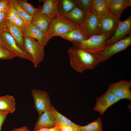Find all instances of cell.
<instances>
[{
	"label": "cell",
	"instance_id": "1",
	"mask_svg": "<svg viewBox=\"0 0 131 131\" xmlns=\"http://www.w3.org/2000/svg\"><path fill=\"white\" fill-rule=\"evenodd\" d=\"M67 52L71 67L78 73L92 70L101 62L98 53L88 52L73 45Z\"/></svg>",
	"mask_w": 131,
	"mask_h": 131
},
{
	"label": "cell",
	"instance_id": "2",
	"mask_svg": "<svg viewBox=\"0 0 131 131\" xmlns=\"http://www.w3.org/2000/svg\"><path fill=\"white\" fill-rule=\"evenodd\" d=\"M80 27V25L67 19L59 14L51 20L47 33L50 39L64 34L74 29Z\"/></svg>",
	"mask_w": 131,
	"mask_h": 131
},
{
	"label": "cell",
	"instance_id": "3",
	"mask_svg": "<svg viewBox=\"0 0 131 131\" xmlns=\"http://www.w3.org/2000/svg\"><path fill=\"white\" fill-rule=\"evenodd\" d=\"M108 38L104 34L95 35L86 40L72 43V45L88 52L98 53L106 47V41Z\"/></svg>",
	"mask_w": 131,
	"mask_h": 131
},
{
	"label": "cell",
	"instance_id": "4",
	"mask_svg": "<svg viewBox=\"0 0 131 131\" xmlns=\"http://www.w3.org/2000/svg\"><path fill=\"white\" fill-rule=\"evenodd\" d=\"M24 51L31 57L34 67H37L44 58V48L34 39L29 36L24 38Z\"/></svg>",
	"mask_w": 131,
	"mask_h": 131
},
{
	"label": "cell",
	"instance_id": "5",
	"mask_svg": "<svg viewBox=\"0 0 131 131\" xmlns=\"http://www.w3.org/2000/svg\"><path fill=\"white\" fill-rule=\"evenodd\" d=\"M0 45L14 54L16 57L25 59L32 61L31 56L18 45L12 35L8 32L4 31L0 34Z\"/></svg>",
	"mask_w": 131,
	"mask_h": 131
},
{
	"label": "cell",
	"instance_id": "6",
	"mask_svg": "<svg viewBox=\"0 0 131 131\" xmlns=\"http://www.w3.org/2000/svg\"><path fill=\"white\" fill-rule=\"evenodd\" d=\"M131 45V34L110 45L98 53L101 62H104L115 54L126 50Z\"/></svg>",
	"mask_w": 131,
	"mask_h": 131
},
{
	"label": "cell",
	"instance_id": "7",
	"mask_svg": "<svg viewBox=\"0 0 131 131\" xmlns=\"http://www.w3.org/2000/svg\"><path fill=\"white\" fill-rule=\"evenodd\" d=\"M86 16L80 28L88 38L93 35L100 34L99 25L100 19L92 8L86 12Z\"/></svg>",
	"mask_w": 131,
	"mask_h": 131
},
{
	"label": "cell",
	"instance_id": "8",
	"mask_svg": "<svg viewBox=\"0 0 131 131\" xmlns=\"http://www.w3.org/2000/svg\"><path fill=\"white\" fill-rule=\"evenodd\" d=\"M35 107L39 115L45 110L49 109L52 105L49 96L45 91L37 89H33L31 91Z\"/></svg>",
	"mask_w": 131,
	"mask_h": 131
},
{
	"label": "cell",
	"instance_id": "9",
	"mask_svg": "<svg viewBox=\"0 0 131 131\" xmlns=\"http://www.w3.org/2000/svg\"><path fill=\"white\" fill-rule=\"evenodd\" d=\"M131 33V15L125 20L120 21L112 36L106 41L107 47L121 40Z\"/></svg>",
	"mask_w": 131,
	"mask_h": 131
},
{
	"label": "cell",
	"instance_id": "10",
	"mask_svg": "<svg viewBox=\"0 0 131 131\" xmlns=\"http://www.w3.org/2000/svg\"><path fill=\"white\" fill-rule=\"evenodd\" d=\"M120 100L108 88L103 95L96 98L94 110L102 115L109 107Z\"/></svg>",
	"mask_w": 131,
	"mask_h": 131
},
{
	"label": "cell",
	"instance_id": "11",
	"mask_svg": "<svg viewBox=\"0 0 131 131\" xmlns=\"http://www.w3.org/2000/svg\"><path fill=\"white\" fill-rule=\"evenodd\" d=\"M131 81L124 80L109 84L108 88L118 98L131 100Z\"/></svg>",
	"mask_w": 131,
	"mask_h": 131
},
{
	"label": "cell",
	"instance_id": "12",
	"mask_svg": "<svg viewBox=\"0 0 131 131\" xmlns=\"http://www.w3.org/2000/svg\"><path fill=\"white\" fill-rule=\"evenodd\" d=\"M22 31L24 37L29 36L34 39L44 48L51 39L47 33L31 24L25 25Z\"/></svg>",
	"mask_w": 131,
	"mask_h": 131
},
{
	"label": "cell",
	"instance_id": "13",
	"mask_svg": "<svg viewBox=\"0 0 131 131\" xmlns=\"http://www.w3.org/2000/svg\"><path fill=\"white\" fill-rule=\"evenodd\" d=\"M120 21L112 15L100 19L99 25L100 34L106 36L108 38H110L114 33Z\"/></svg>",
	"mask_w": 131,
	"mask_h": 131
},
{
	"label": "cell",
	"instance_id": "14",
	"mask_svg": "<svg viewBox=\"0 0 131 131\" xmlns=\"http://www.w3.org/2000/svg\"><path fill=\"white\" fill-rule=\"evenodd\" d=\"M39 116L33 131L43 128H51L57 126L56 120L49 109L45 110Z\"/></svg>",
	"mask_w": 131,
	"mask_h": 131
},
{
	"label": "cell",
	"instance_id": "15",
	"mask_svg": "<svg viewBox=\"0 0 131 131\" xmlns=\"http://www.w3.org/2000/svg\"><path fill=\"white\" fill-rule=\"evenodd\" d=\"M110 0H92V9L100 20L112 15L110 9Z\"/></svg>",
	"mask_w": 131,
	"mask_h": 131
},
{
	"label": "cell",
	"instance_id": "16",
	"mask_svg": "<svg viewBox=\"0 0 131 131\" xmlns=\"http://www.w3.org/2000/svg\"><path fill=\"white\" fill-rule=\"evenodd\" d=\"M42 8L39 14L47 15L51 19L56 17L60 14L58 9L59 0H43Z\"/></svg>",
	"mask_w": 131,
	"mask_h": 131
},
{
	"label": "cell",
	"instance_id": "17",
	"mask_svg": "<svg viewBox=\"0 0 131 131\" xmlns=\"http://www.w3.org/2000/svg\"><path fill=\"white\" fill-rule=\"evenodd\" d=\"M131 7V0H110L111 12L117 20L121 21V14L126 8Z\"/></svg>",
	"mask_w": 131,
	"mask_h": 131
},
{
	"label": "cell",
	"instance_id": "18",
	"mask_svg": "<svg viewBox=\"0 0 131 131\" xmlns=\"http://www.w3.org/2000/svg\"><path fill=\"white\" fill-rule=\"evenodd\" d=\"M59 36L72 43L80 41L88 38L81 29L80 27V28L72 29Z\"/></svg>",
	"mask_w": 131,
	"mask_h": 131
},
{
	"label": "cell",
	"instance_id": "19",
	"mask_svg": "<svg viewBox=\"0 0 131 131\" xmlns=\"http://www.w3.org/2000/svg\"><path fill=\"white\" fill-rule=\"evenodd\" d=\"M5 31L9 33L13 37L17 43L23 50L24 37L21 29L6 20Z\"/></svg>",
	"mask_w": 131,
	"mask_h": 131
},
{
	"label": "cell",
	"instance_id": "20",
	"mask_svg": "<svg viewBox=\"0 0 131 131\" xmlns=\"http://www.w3.org/2000/svg\"><path fill=\"white\" fill-rule=\"evenodd\" d=\"M51 20L45 15L38 14L33 17L31 24L46 33Z\"/></svg>",
	"mask_w": 131,
	"mask_h": 131
},
{
	"label": "cell",
	"instance_id": "21",
	"mask_svg": "<svg viewBox=\"0 0 131 131\" xmlns=\"http://www.w3.org/2000/svg\"><path fill=\"white\" fill-rule=\"evenodd\" d=\"M62 16L70 21L80 25L84 21L86 13L76 6L68 13Z\"/></svg>",
	"mask_w": 131,
	"mask_h": 131
},
{
	"label": "cell",
	"instance_id": "22",
	"mask_svg": "<svg viewBox=\"0 0 131 131\" xmlns=\"http://www.w3.org/2000/svg\"><path fill=\"white\" fill-rule=\"evenodd\" d=\"M16 109L15 99L8 95L0 97V111L13 113Z\"/></svg>",
	"mask_w": 131,
	"mask_h": 131
},
{
	"label": "cell",
	"instance_id": "23",
	"mask_svg": "<svg viewBox=\"0 0 131 131\" xmlns=\"http://www.w3.org/2000/svg\"><path fill=\"white\" fill-rule=\"evenodd\" d=\"M49 109L51 111L56 120L57 125H66L77 127L80 126L74 123L60 113L52 105Z\"/></svg>",
	"mask_w": 131,
	"mask_h": 131
},
{
	"label": "cell",
	"instance_id": "24",
	"mask_svg": "<svg viewBox=\"0 0 131 131\" xmlns=\"http://www.w3.org/2000/svg\"><path fill=\"white\" fill-rule=\"evenodd\" d=\"M17 0L21 7L32 17L39 14L42 9V6H40L38 8H35L26 0Z\"/></svg>",
	"mask_w": 131,
	"mask_h": 131
},
{
	"label": "cell",
	"instance_id": "25",
	"mask_svg": "<svg viewBox=\"0 0 131 131\" xmlns=\"http://www.w3.org/2000/svg\"><path fill=\"white\" fill-rule=\"evenodd\" d=\"M76 6L74 0H59L58 4V9L59 14L64 15L70 11Z\"/></svg>",
	"mask_w": 131,
	"mask_h": 131
},
{
	"label": "cell",
	"instance_id": "26",
	"mask_svg": "<svg viewBox=\"0 0 131 131\" xmlns=\"http://www.w3.org/2000/svg\"><path fill=\"white\" fill-rule=\"evenodd\" d=\"M79 131H103L102 123L100 117L85 126L79 127Z\"/></svg>",
	"mask_w": 131,
	"mask_h": 131
},
{
	"label": "cell",
	"instance_id": "27",
	"mask_svg": "<svg viewBox=\"0 0 131 131\" xmlns=\"http://www.w3.org/2000/svg\"><path fill=\"white\" fill-rule=\"evenodd\" d=\"M11 0L13 6L18 12L19 16L24 20L26 25H31L33 17L29 15L21 7L17 0Z\"/></svg>",
	"mask_w": 131,
	"mask_h": 131
},
{
	"label": "cell",
	"instance_id": "28",
	"mask_svg": "<svg viewBox=\"0 0 131 131\" xmlns=\"http://www.w3.org/2000/svg\"><path fill=\"white\" fill-rule=\"evenodd\" d=\"M18 16L17 10L13 6L11 0H10L8 8L6 13V20L9 23L12 24Z\"/></svg>",
	"mask_w": 131,
	"mask_h": 131
},
{
	"label": "cell",
	"instance_id": "29",
	"mask_svg": "<svg viewBox=\"0 0 131 131\" xmlns=\"http://www.w3.org/2000/svg\"><path fill=\"white\" fill-rule=\"evenodd\" d=\"M76 6L86 12L92 8V0H74Z\"/></svg>",
	"mask_w": 131,
	"mask_h": 131
},
{
	"label": "cell",
	"instance_id": "30",
	"mask_svg": "<svg viewBox=\"0 0 131 131\" xmlns=\"http://www.w3.org/2000/svg\"><path fill=\"white\" fill-rule=\"evenodd\" d=\"M16 57L0 45V60H11Z\"/></svg>",
	"mask_w": 131,
	"mask_h": 131
},
{
	"label": "cell",
	"instance_id": "31",
	"mask_svg": "<svg viewBox=\"0 0 131 131\" xmlns=\"http://www.w3.org/2000/svg\"><path fill=\"white\" fill-rule=\"evenodd\" d=\"M12 24L21 30L26 25L24 20L19 16L16 18Z\"/></svg>",
	"mask_w": 131,
	"mask_h": 131
},
{
	"label": "cell",
	"instance_id": "32",
	"mask_svg": "<svg viewBox=\"0 0 131 131\" xmlns=\"http://www.w3.org/2000/svg\"><path fill=\"white\" fill-rule=\"evenodd\" d=\"M58 126L60 128V131H79L80 126L79 127H77L66 125H60Z\"/></svg>",
	"mask_w": 131,
	"mask_h": 131
},
{
	"label": "cell",
	"instance_id": "33",
	"mask_svg": "<svg viewBox=\"0 0 131 131\" xmlns=\"http://www.w3.org/2000/svg\"><path fill=\"white\" fill-rule=\"evenodd\" d=\"M10 0H0V11L6 12L8 8Z\"/></svg>",
	"mask_w": 131,
	"mask_h": 131
},
{
	"label": "cell",
	"instance_id": "34",
	"mask_svg": "<svg viewBox=\"0 0 131 131\" xmlns=\"http://www.w3.org/2000/svg\"><path fill=\"white\" fill-rule=\"evenodd\" d=\"M6 12H2L0 14V34L5 31L6 24L5 16Z\"/></svg>",
	"mask_w": 131,
	"mask_h": 131
},
{
	"label": "cell",
	"instance_id": "35",
	"mask_svg": "<svg viewBox=\"0 0 131 131\" xmlns=\"http://www.w3.org/2000/svg\"><path fill=\"white\" fill-rule=\"evenodd\" d=\"M9 113L7 112L0 111V131H1L2 126Z\"/></svg>",
	"mask_w": 131,
	"mask_h": 131
},
{
	"label": "cell",
	"instance_id": "36",
	"mask_svg": "<svg viewBox=\"0 0 131 131\" xmlns=\"http://www.w3.org/2000/svg\"><path fill=\"white\" fill-rule=\"evenodd\" d=\"M27 131H60V128L58 125L49 128H43L35 131H31L28 130Z\"/></svg>",
	"mask_w": 131,
	"mask_h": 131
},
{
	"label": "cell",
	"instance_id": "37",
	"mask_svg": "<svg viewBox=\"0 0 131 131\" xmlns=\"http://www.w3.org/2000/svg\"><path fill=\"white\" fill-rule=\"evenodd\" d=\"M28 130V129L26 126H24L19 128H14L10 131H27Z\"/></svg>",
	"mask_w": 131,
	"mask_h": 131
},
{
	"label": "cell",
	"instance_id": "38",
	"mask_svg": "<svg viewBox=\"0 0 131 131\" xmlns=\"http://www.w3.org/2000/svg\"><path fill=\"white\" fill-rule=\"evenodd\" d=\"M2 12L1 11H0V14L2 13Z\"/></svg>",
	"mask_w": 131,
	"mask_h": 131
},
{
	"label": "cell",
	"instance_id": "39",
	"mask_svg": "<svg viewBox=\"0 0 131 131\" xmlns=\"http://www.w3.org/2000/svg\"></svg>",
	"mask_w": 131,
	"mask_h": 131
}]
</instances>
